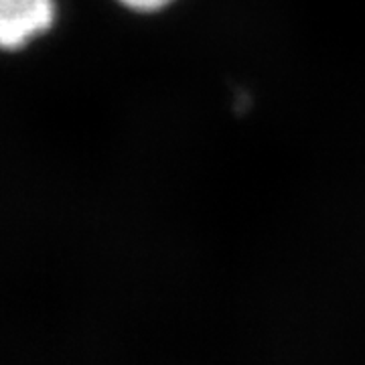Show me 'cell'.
I'll list each match as a JSON object with an SVG mask.
<instances>
[{"mask_svg": "<svg viewBox=\"0 0 365 365\" xmlns=\"http://www.w3.org/2000/svg\"><path fill=\"white\" fill-rule=\"evenodd\" d=\"M118 2L136 13H157V11L167 9L175 0H118Z\"/></svg>", "mask_w": 365, "mask_h": 365, "instance_id": "cell-2", "label": "cell"}, {"mask_svg": "<svg viewBox=\"0 0 365 365\" xmlns=\"http://www.w3.org/2000/svg\"><path fill=\"white\" fill-rule=\"evenodd\" d=\"M55 0H0V49H23L45 35L55 25Z\"/></svg>", "mask_w": 365, "mask_h": 365, "instance_id": "cell-1", "label": "cell"}]
</instances>
